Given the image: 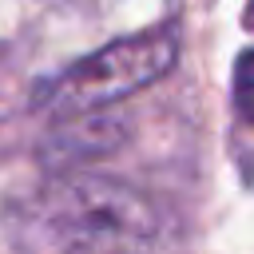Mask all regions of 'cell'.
I'll return each instance as SVG.
<instances>
[{
    "instance_id": "1",
    "label": "cell",
    "mask_w": 254,
    "mask_h": 254,
    "mask_svg": "<svg viewBox=\"0 0 254 254\" xmlns=\"http://www.w3.org/2000/svg\"><path fill=\"white\" fill-rule=\"evenodd\" d=\"M163 238L159 210L115 179L67 175L48 183L24 214V242L64 250H127Z\"/></svg>"
},
{
    "instance_id": "2",
    "label": "cell",
    "mask_w": 254,
    "mask_h": 254,
    "mask_svg": "<svg viewBox=\"0 0 254 254\" xmlns=\"http://www.w3.org/2000/svg\"><path fill=\"white\" fill-rule=\"evenodd\" d=\"M175 56H179L175 28H147L131 40H115L71 64L40 91V103L52 111H99L103 103L135 95L159 75H167L175 67Z\"/></svg>"
},
{
    "instance_id": "3",
    "label": "cell",
    "mask_w": 254,
    "mask_h": 254,
    "mask_svg": "<svg viewBox=\"0 0 254 254\" xmlns=\"http://www.w3.org/2000/svg\"><path fill=\"white\" fill-rule=\"evenodd\" d=\"M234 111L254 123V52H242L234 64Z\"/></svg>"
},
{
    "instance_id": "4",
    "label": "cell",
    "mask_w": 254,
    "mask_h": 254,
    "mask_svg": "<svg viewBox=\"0 0 254 254\" xmlns=\"http://www.w3.org/2000/svg\"><path fill=\"white\" fill-rule=\"evenodd\" d=\"M246 24H250V28H254V0H250V4H246Z\"/></svg>"
}]
</instances>
